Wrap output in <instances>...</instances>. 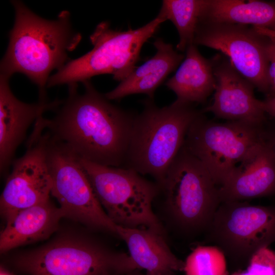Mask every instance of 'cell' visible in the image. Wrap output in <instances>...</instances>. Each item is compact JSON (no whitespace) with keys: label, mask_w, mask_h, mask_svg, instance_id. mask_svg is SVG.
<instances>
[{"label":"cell","mask_w":275,"mask_h":275,"mask_svg":"<svg viewBox=\"0 0 275 275\" xmlns=\"http://www.w3.org/2000/svg\"><path fill=\"white\" fill-rule=\"evenodd\" d=\"M68 85V96L51 119L37 122L54 141L78 158L97 164L123 168L135 117L113 104L91 80Z\"/></svg>","instance_id":"6da1fadb"},{"label":"cell","mask_w":275,"mask_h":275,"mask_svg":"<svg viewBox=\"0 0 275 275\" xmlns=\"http://www.w3.org/2000/svg\"><path fill=\"white\" fill-rule=\"evenodd\" d=\"M15 19L9 34V43L1 62V74L10 78L21 73L36 84L39 99L45 100L50 74L70 60L68 53L81 37L72 27L68 11H61L55 20L43 18L20 1H11Z\"/></svg>","instance_id":"7a4b0ae2"},{"label":"cell","mask_w":275,"mask_h":275,"mask_svg":"<svg viewBox=\"0 0 275 275\" xmlns=\"http://www.w3.org/2000/svg\"><path fill=\"white\" fill-rule=\"evenodd\" d=\"M203 112L175 100L159 107L152 99L135 117L123 168L152 176L160 184L184 145L188 130Z\"/></svg>","instance_id":"3957f363"},{"label":"cell","mask_w":275,"mask_h":275,"mask_svg":"<svg viewBox=\"0 0 275 275\" xmlns=\"http://www.w3.org/2000/svg\"><path fill=\"white\" fill-rule=\"evenodd\" d=\"M165 21L158 14L142 27L123 31L113 30L108 22L99 23L90 36L93 48L50 75L47 87L82 83L105 74L122 81L136 68L143 45Z\"/></svg>","instance_id":"277c9868"},{"label":"cell","mask_w":275,"mask_h":275,"mask_svg":"<svg viewBox=\"0 0 275 275\" xmlns=\"http://www.w3.org/2000/svg\"><path fill=\"white\" fill-rule=\"evenodd\" d=\"M167 209L182 232H206L221 203L210 173L183 145L160 184Z\"/></svg>","instance_id":"5b68a950"},{"label":"cell","mask_w":275,"mask_h":275,"mask_svg":"<svg viewBox=\"0 0 275 275\" xmlns=\"http://www.w3.org/2000/svg\"><path fill=\"white\" fill-rule=\"evenodd\" d=\"M94 193L109 217L117 225L150 229L165 237L152 204L159 191L136 171L113 167L78 158Z\"/></svg>","instance_id":"8992f818"},{"label":"cell","mask_w":275,"mask_h":275,"mask_svg":"<svg viewBox=\"0 0 275 275\" xmlns=\"http://www.w3.org/2000/svg\"><path fill=\"white\" fill-rule=\"evenodd\" d=\"M16 268L27 275H127L138 269L129 255L85 239L66 237L23 254Z\"/></svg>","instance_id":"52a82bcc"},{"label":"cell","mask_w":275,"mask_h":275,"mask_svg":"<svg viewBox=\"0 0 275 275\" xmlns=\"http://www.w3.org/2000/svg\"><path fill=\"white\" fill-rule=\"evenodd\" d=\"M201 114L191 123L184 145L206 167L219 187L234 169L266 140L263 124L218 123Z\"/></svg>","instance_id":"ba28073f"},{"label":"cell","mask_w":275,"mask_h":275,"mask_svg":"<svg viewBox=\"0 0 275 275\" xmlns=\"http://www.w3.org/2000/svg\"><path fill=\"white\" fill-rule=\"evenodd\" d=\"M205 232L207 241L232 262L248 264L255 253L275 240V207L221 203Z\"/></svg>","instance_id":"9c48e42d"},{"label":"cell","mask_w":275,"mask_h":275,"mask_svg":"<svg viewBox=\"0 0 275 275\" xmlns=\"http://www.w3.org/2000/svg\"><path fill=\"white\" fill-rule=\"evenodd\" d=\"M46 134L51 195L65 217L118 236V225L98 200L78 158Z\"/></svg>","instance_id":"30bf717a"},{"label":"cell","mask_w":275,"mask_h":275,"mask_svg":"<svg viewBox=\"0 0 275 275\" xmlns=\"http://www.w3.org/2000/svg\"><path fill=\"white\" fill-rule=\"evenodd\" d=\"M267 37L257 32L253 26L201 22L194 44L219 51L243 77L267 96Z\"/></svg>","instance_id":"8fae6325"},{"label":"cell","mask_w":275,"mask_h":275,"mask_svg":"<svg viewBox=\"0 0 275 275\" xmlns=\"http://www.w3.org/2000/svg\"><path fill=\"white\" fill-rule=\"evenodd\" d=\"M37 126L27 143V150L13 161L1 196L0 210L6 224L21 210L50 199L52 180L47 146V134Z\"/></svg>","instance_id":"7c38bea8"},{"label":"cell","mask_w":275,"mask_h":275,"mask_svg":"<svg viewBox=\"0 0 275 275\" xmlns=\"http://www.w3.org/2000/svg\"><path fill=\"white\" fill-rule=\"evenodd\" d=\"M216 80L212 104L201 109L216 118L228 121H242L264 124L266 113L262 101L256 98L255 87L234 68L224 54L211 59Z\"/></svg>","instance_id":"4fadbf2b"},{"label":"cell","mask_w":275,"mask_h":275,"mask_svg":"<svg viewBox=\"0 0 275 275\" xmlns=\"http://www.w3.org/2000/svg\"><path fill=\"white\" fill-rule=\"evenodd\" d=\"M10 78L0 75V169L8 170L13 163L16 150L25 138L31 125L46 111L57 109L62 101L35 103L23 102L14 95Z\"/></svg>","instance_id":"5bb4252c"},{"label":"cell","mask_w":275,"mask_h":275,"mask_svg":"<svg viewBox=\"0 0 275 275\" xmlns=\"http://www.w3.org/2000/svg\"><path fill=\"white\" fill-rule=\"evenodd\" d=\"M218 193L221 203L275 194V153L266 139L234 169Z\"/></svg>","instance_id":"9a60e30c"},{"label":"cell","mask_w":275,"mask_h":275,"mask_svg":"<svg viewBox=\"0 0 275 275\" xmlns=\"http://www.w3.org/2000/svg\"><path fill=\"white\" fill-rule=\"evenodd\" d=\"M155 54L134 70L113 90L104 94L109 100L127 96L144 94L153 99L155 90L174 71L185 56L174 50L172 45L157 38L153 42Z\"/></svg>","instance_id":"2e32d148"},{"label":"cell","mask_w":275,"mask_h":275,"mask_svg":"<svg viewBox=\"0 0 275 275\" xmlns=\"http://www.w3.org/2000/svg\"><path fill=\"white\" fill-rule=\"evenodd\" d=\"M117 233L136 268L146 270V275H175L183 271L184 262L172 253L161 235L148 229L119 225Z\"/></svg>","instance_id":"e0dca14e"},{"label":"cell","mask_w":275,"mask_h":275,"mask_svg":"<svg viewBox=\"0 0 275 275\" xmlns=\"http://www.w3.org/2000/svg\"><path fill=\"white\" fill-rule=\"evenodd\" d=\"M64 217L60 207L50 199L21 210L1 233V252L48 238Z\"/></svg>","instance_id":"ac0fdd59"},{"label":"cell","mask_w":275,"mask_h":275,"mask_svg":"<svg viewBox=\"0 0 275 275\" xmlns=\"http://www.w3.org/2000/svg\"><path fill=\"white\" fill-rule=\"evenodd\" d=\"M185 51L183 62L165 85L175 93L178 102L203 103L215 88L212 60L204 58L195 44L189 45Z\"/></svg>","instance_id":"d6986e66"},{"label":"cell","mask_w":275,"mask_h":275,"mask_svg":"<svg viewBox=\"0 0 275 275\" xmlns=\"http://www.w3.org/2000/svg\"><path fill=\"white\" fill-rule=\"evenodd\" d=\"M201 22L251 25L275 30V2L206 0Z\"/></svg>","instance_id":"ffe728a7"},{"label":"cell","mask_w":275,"mask_h":275,"mask_svg":"<svg viewBox=\"0 0 275 275\" xmlns=\"http://www.w3.org/2000/svg\"><path fill=\"white\" fill-rule=\"evenodd\" d=\"M206 0H163L158 13L175 26L179 41L176 48L185 51L194 41Z\"/></svg>","instance_id":"44dd1931"},{"label":"cell","mask_w":275,"mask_h":275,"mask_svg":"<svg viewBox=\"0 0 275 275\" xmlns=\"http://www.w3.org/2000/svg\"><path fill=\"white\" fill-rule=\"evenodd\" d=\"M185 275H229L226 256L215 245L198 246L184 262Z\"/></svg>","instance_id":"7402d4cb"},{"label":"cell","mask_w":275,"mask_h":275,"mask_svg":"<svg viewBox=\"0 0 275 275\" xmlns=\"http://www.w3.org/2000/svg\"><path fill=\"white\" fill-rule=\"evenodd\" d=\"M246 269H238L230 275H275V252L268 247L259 250L252 256Z\"/></svg>","instance_id":"603a6c76"},{"label":"cell","mask_w":275,"mask_h":275,"mask_svg":"<svg viewBox=\"0 0 275 275\" xmlns=\"http://www.w3.org/2000/svg\"><path fill=\"white\" fill-rule=\"evenodd\" d=\"M267 37L266 50L268 60V80L269 86L267 97L275 96V38Z\"/></svg>","instance_id":"cb8c5ba5"},{"label":"cell","mask_w":275,"mask_h":275,"mask_svg":"<svg viewBox=\"0 0 275 275\" xmlns=\"http://www.w3.org/2000/svg\"><path fill=\"white\" fill-rule=\"evenodd\" d=\"M262 106L266 114L275 118V96L267 97L262 101Z\"/></svg>","instance_id":"d4e9b609"},{"label":"cell","mask_w":275,"mask_h":275,"mask_svg":"<svg viewBox=\"0 0 275 275\" xmlns=\"http://www.w3.org/2000/svg\"><path fill=\"white\" fill-rule=\"evenodd\" d=\"M253 27L257 32L263 35L275 38V30H271L264 28L258 26Z\"/></svg>","instance_id":"484cf974"},{"label":"cell","mask_w":275,"mask_h":275,"mask_svg":"<svg viewBox=\"0 0 275 275\" xmlns=\"http://www.w3.org/2000/svg\"><path fill=\"white\" fill-rule=\"evenodd\" d=\"M266 139L275 153V130L271 131L266 130Z\"/></svg>","instance_id":"4316f807"},{"label":"cell","mask_w":275,"mask_h":275,"mask_svg":"<svg viewBox=\"0 0 275 275\" xmlns=\"http://www.w3.org/2000/svg\"><path fill=\"white\" fill-rule=\"evenodd\" d=\"M0 275H14L13 273L4 268L3 267H1Z\"/></svg>","instance_id":"83f0119b"},{"label":"cell","mask_w":275,"mask_h":275,"mask_svg":"<svg viewBox=\"0 0 275 275\" xmlns=\"http://www.w3.org/2000/svg\"><path fill=\"white\" fill-rule=\"evenodd\" d=\"M127 275H146L142 273L140 271V269H135L131 272L129 273Z\"/></svg>","instance_id":"f1b7e54d"}]
</instances>
